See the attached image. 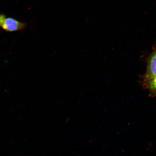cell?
I'll use <instances>...</instances> for the list:
<instances>
[{"mask_svg": "<svg viewBox=\"0 0 156 156\" xmlns=\"http://www.w3.org/2000/svg\"><path fill=\"white\" fill-rule=\"evenodd\" d=\"M0 27L6 32H13L23 30L26 28L27 24L11 17H8L2 21Z\"/></svg>", "mask_w": 156, "mask_h": 156, "instance_id": "cell-1", "label": "cell"}, {"mask_svg": "<svg viewBox=\"0 0 156 156\" xmlns=\"http://www.w3.org/2000/svg\"><path fill=\"white\" fill-rule=\"evenodd\" d=\"M153 77H156V50L149 60L145 79Z\"/></svg>", "mask_w": 156, "mask_h": 156, "instance_id": "cell-2", "label": "cell"}, {"mask_svg": "<svg viewBox=\"0 0 156 156\" xmlns=\"http://www.w3.org/2000/svg\"><path fill=\"white\" fill-rule=\"evenodd\" d=\"M5 18V15L3 14H0V24H1L2 21Z\"/></svg>", "mask_w": 156, "mask_h": 156, "instance_id": "cell-3", "label": "cell"}]
</instances>
